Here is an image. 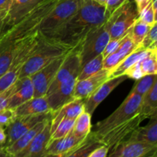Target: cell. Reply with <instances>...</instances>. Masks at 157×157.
Listing matches in <instances>:
<instances>
[{"instance_id": "cell-2", "label": "cell", "mask_w": 157, "mask_h": 157, "mask_svg": "<svg viewBox=\"0 0 157 157\" xmlns=\"http://www.w3.org/2000/svg\"><path fill=\"white\" fill-rule=\"evenodd\" d=\"M58 0H42L15 24L6 29L0 38V45H18L38 32L41 21L52 10Z\"/></svg>"}, {"instance_id": "cell-51", "label": "cell", "mask_w": 157, "mask_h": 157, "mask_svg": "<svg viewBox=\"0 0 157 157\" xmlns=\"http://www.w3.org/2000/svg\"><path fill=\"white\" fill-rule=\"evenodd\" d=\"M4 32H5L4 25L1 24L0 25V38H1V37L2 36V34L4 33Z\"/></svg>"}, {"instance_id": "cell-41", "label": "cell", "mask_w": 157, "mask_h": 157, "mask_svg": "<svg viewBox=\"0 0 157 157\" xmlns=\"http://www.w3.org/2000/svg\"><path fill=\"white\" fill-rule=\"evenodd\" d=\"M124 37L121 38H118V39H110V41L107 43V44L106 45L105 48H104V52L102 53L104 58L107 56H108L109 55H110L111 53H113V52H115L118 48L120 44L122 42V40L124 38Z\"/></svg>"}, {"instance_id": "cell-31", "label": "cell", "mask_w": 157, "mask_h": 157, "mask_svg": "<svg viewBox=\"0 0 157 157\" xmlns=\"http://www.w3.org/2000/svg\"><path fill=\"white\" fill-rule=\"evenodd\" d=\"M18 45L12 44L0 45V78L6 73L10 67Z\"/></svg>"}, {"instance_id": "cell-11", "label": "cell", "mask_w": 157, "mask_h": 157, "mask_svg": "<svg viewBox=\"0 0 157 157\" xmlns=\"http://www.w3.org/2000/svg\"><path fill=\"white\" fill-rule=\"evenodd\" d=\"M143 121L144 119L139 113H137L129 121H125L111 129L110 131L104 134L99 141L103 145L106 146L110 151L118 144L127 140L130 134L140 125Z\"/></svg>"}, {"instance_id": "cell-7", "label": "cell", "mask_w": 157, "mask_h": 157, "mask_svg": "<svg viewBox=\"0 0 157 157\" xmlns=\"http://www.w3.org/2000/svg\"><path fill=\"white\" fill-rule=\"evenodd\" d=\"M85 0H58L52 10L43 19L38 32L43 35L52 33L76 14Z\"/></svg>"}, {"instance_id": "cell-29", "label": "cell", "mask_w": 157, "mask_h": 157, "mask_svg": "<svg viewBox=\"0 0 157 157\" xmlns=\"http://www.w3.org/2000/svg\"><path fill=\"white\" fill-rule=\"evenodd\" d=\"M103 145L90 132L85 140L78 147L67 153L64 157H87L94 149Z\"/></svg>"}, {"instance_id": "cell-20", "label": "cell", "mask_w": 157, "mask_h": 157, "mask_svg": "<svg viewBox=\"0 0 157 157\" xmlns=\"http://www.w3.org/2000/svg\"><path fill=\"white\" fill-rule=\"evenodd\" d=\"M42 0H12L9 12L4 21L5 30L32 10Z\"/></svg>"}, {"instance_id": "cell-3", "label": "cell", "mask_w": 157, "mask_h": 157, "mask_svg": "<svg viewBox=\"0 0 157 157\" xmlns=\"http://www.w3.org/2000/svg\"><path fill=\"white\" fill-rule=\"evenodd\" d=\"M39 44L33 55L25 64L19 78L31 76L56 58L66 55L73 48L43 36L39 32Z\"/></svg>"}, {"instance_id": "cell-17", "label": "cell", "mask_w": 157, "mask_h": 157, "mask_svg": "<svg viewBox=\"0 0 157 157\" xmlns=\"http://www.w3.org/2000/svg\"><path fill=\"white\" fill-rule=\"evenodd\" d=\"M51 118L44 129L35 136L23 150L13 157H44L47 155V147L51 140Z\"/></svg>"}, {"instance_id": "cell-8", "label": "cell", "mask_w": 157, "mask_h": 157, "mask_svg": "<svg viewBox=\"0 0 157 157\" xmlns=\"http://www.w3.org/2000/svg\"><path fill=\"white\" fill-rule=\"evenodd\" d=\"M110 39V33L106 23L89 32L81 44L82 66L95 57L101 55Z\"/></svg>"}, {"instance_id": "cell-42", "label": "cell", "mask_w": 157, "mask_h": 157, "mask_svg": "<svg viewBox=\"0 0 157 157\" xmlns=\"http://www.w3.org/2000/svg\"><path fill=\"white\" fill-rule=\"evenodd\" d=\"M109 153V149L106 146L101 145L90 152L87 157H107Z\"/></svg>"}, {"instance_id": "cell-4", "label": "cell", "mask_w": 157, "mask_h": 157, "mask_svg": "<svg viewBox=\"0 0 157 157\" xmlns=\"http://www.w3.org/2000/svg\"><path fill=\"white\" fill-rule=\"evenodd\" d=\"M141 100L142 97L140 95L129 94L122 104L110 116L95 125L96 130L91 131L92 134L99 141V140L111 129L136 116L140 112Z\"/></svg>"}, {"instance_id": "cell-10", "label": "cell", "mask_w": 157, "mask_h": 157, "mask_svg": "<svg viewBox=\"0 0 157 157\" xmlns=\"http://www.w3.org/2000/svg\"><path fill=\"white\" fill-rule=\"evenodd\" d=\"M52 115V112H49L38 115L16 117L15 121L5 129L7 138L4 147H8L12 145L20 136L32 129L38 123L48 119Z\"/></svg>"}, {"instance_id": "cell-13", "label": "cell", "mask_w": 157, "mask_h": 157, "mask_svg": "<svg viewBox=\"0 0 157 157\" xmlns=\"http://www.w3.org/2000/svg\"><path fill=\"white\" fill-rule=\"evenodd\" d=\"M157 155V145L125 140L110 150L107 157H152Z\"/></svg>"}, {"instance_id": "cell-45", "label": "cell", "mask_w": 157, "mask_h": 157, "mask_svg": "<svg viewBox=\"0 0 157 157\" xmlns=\"http://www.w3.org/2000/svg\"><path fill=\"white\" fill-rule=\"evenodd\" d=\"M133 1L136 5V10H137L138 15H139L140 12L150 3V0H133Z\"/></svg>"}, {"instance_id": "cell-21", "label": "cell", "mask_w": 157, "mask_h": 157, "mask_svg": "<svg viewBox=\"0 0 157 157\" xmlns=\"http://www.w3.org/2000/svg\"><path fill=\"white\" fill-rule=\"evenodd\" d=\"M18 87L9 100L8 107L15 109L23 103L34 98V86L30 76L18 78Z\"/></svg>"}, {"instance_id": "cell-48", "label": "cell", "mask_w": 157, "mask_h": 157, "mask_svg": "<svg viewBox=\"0 0 157 157\" xmlns=\"http://www.w3.org/2000/svg\"><path fill=\"white\" fill-rule=\"evenodd\" d=\"M94 2H97L98 4L101 5V6H107V2H108V0H93Z\"/></svg>"}, {"instance_id": "cell-14", "label": "cell", "mask_w": 157, "mask_h": 157, "mask_svg": "<svg viewBox=\"0 0 157 157\" xmlns=\"http://www.w3.org/2000/svg\"><path fill=\"white\" fill-rule=\"evenodd\" d=\"M127 79L126 75L113 77L106 81L100 86L90 96L84 100V111L87 112L92 116L98 106L110 95V94L118 86Z\"/></svg>"}, {"instance_id": "cell-16", "label": "cell", "mask_w": 157, "mask_h": 157, "mask_svg": "<svg viewBox=\"0 0 157 157\" xmlns=\"http://www.w3.org/2000/svg\"><path fill=\"white\" fill-rule=\"evenodd\" d=\"M78 74H75L61 83L55 90L45 95L48 102L50 110L52 112L74 99V90Z\"/></svg>"}, {"instance_id": "cell-49", "label": "cell", "mask_w": 157, "mask_h": 157, "mask_svg": "<svg viewBox=\"0 0 157 157\" xmlns=\"http://www.w3.org/2000/svg\"><path fill=\"white\" fill-rule=\"evenodd\" d=\"M67 153H69V152H67ZM67 153H62V154H47L44 157H64Z\"/></svg>"}, {"instance_id": "cell-28", "label": "cell", "mask_w": 157, "mask_h": 157, "mask_svg": "<svg viewBox=\"0 0 157 157\" xmlns=\"http://www.w3.org/2000/svg\"><path fill=\"white\" fill-rule=\"evenodd\" d=\"M91 115L84 111L75 119L72 133L80 140L86 139L91 132Z\"/></svg>"}, {"instance_id": "cell-38", "label": "cell", "mask_w": 157, "mask_h": 157, "mask_svg": "<svg viewBox=\"0 0 157 157\" xmlns=\"http://www.w3.org/2000/svg\"><path fill=\"white\" fill-rule=\"evenodd\" d=\"M139 17L138 18L143 21H144L147 24L150 25H153L154 23L157 22L156 21V14L154 13L153 9L152 8L151 2H150L148 5L141 11L139 13Z\"/></svg>"}, {"instance_id": "cell-12", "label": "cell", "mask_w": 157, "mask_h": 157, "mask_svg": "<svg viewBox=\"0 0 157 157\" xmlns=\"http://www.w3.org/2000/svg\"><path fill=\"white\" fill-rule=\"evenodd\" d=\"M66 55L56 58L30 76L34 86V97L45 96L49 86L55 78L58 69L65 58Z\"/></svg>"}, {"instance_id": "cell-36", "label": "cell", "mask_w": 157, "mask_h": 157, "mask_svg": "<svg viewBox=\"0 0 157 157\" xmlns=\"http://www.w3.org/2000/svg\"><path fill=\"white\" fill-rule=\"evenodd\" d=\"M157 22L151 25L140 45L147 50L157 48Z\"/></svg>"}, {"instance_id": "cell-40", "label": "cell", "mask_w": 157, "mask_h": 157, "mask_svg": "<svg viewBox=\"0 0 157 157\" xmlns=\"http://www.w3.org/2000/svg\"><path fill=\"white\" fill-rule=\"evenodd\" d=\"M124 75L127 77V78H131V79L138 80L144 76L142 70H141L140 64V61L136 62V64H133V66L127 69L124 73Z\"/></svg>"}, {"instance_id": "cell-22", "label": "cell", "mask_w": 157, "mask_h": 157, "mask_svg": "<svg viewBox=\"0 0 157 157\" xmlns=\"http://www.w3.org/2000/svg\"><path fill=\"white\" fill-rule=\"evenodd\" d=\"M16 116H31L52 112L46 96L34 97L15 109Z\"/></svg>"}, {"instance_id": "cell-44", "label": "cell", "mask_w": 157, "mask_h": 157, "mask_svg": "<svg viewBox=\"0 0 157 157\" xmlns=\"http://www.w3.org/2000/svg\"><path fill=\"white\" fill-rule=\"evenodd\" d=\"M10 4L11 2L9 3V4H6V5H4V6H0V25L1 24L4 25V21L5 19H6V16H7L8 12H9Z\"/></svg>"}, {"instance_id": "cell-6", "label": "cell", "mask_w": 157, "mask_h": 157, "mask_svg": "<svg viewBox=\"0 0 157 157\" xmlns=\"http://www.w3.org/2000/svg\"><path fill=\"white\" fill-rule=\"evenodd\" d=\"M138 12L132 0H127L111 13L106 21L110 39L121 38L129 32L137 20Z\"/></svg>"}, {"instance_id": "cell-34", "label": "cell", "mask_w": 157, "mask_h": 157, "mask_svg": "<svg viewBox=\"0 0 157 157\" xmlns=\"http://www.w3.org/2000/svg\"><path fill=\"white\" fill-rule=\"evenodd\" d=\"M150 27H151V25L145 23L142 20L140 19L139 18H137L136 22L134 23L133 27L130 29L131 38L133 40V43L136 46L140 45L144 37L146 36Z\"/></svg>"}, {"instance_id": "cell-33", "label": "cell", "mask_w": 157, "mask_h": 157, "mask_svg": "<svg viewBox=\"0 0 157 157\" xmlns=\"http://www.w3.org/2000/svg\"><path fill=\"white\" fill-rule=\"evenodd\" d=\"M157 81L156 75H144L140 79L136 80L134 86L130 93L138 94L143 97L150 90L155 82Z\"/></svg>"}, {"instance_id": "cell-15", "label": "cell", "mask_w": 157, "mask_h": 157, "mask_svg": "<svg viewBox=\"0 0 157 157\" xmlns=\"http://www.w3.org/2000/svg\"><path fill=\"white\" fill-rule=\"evenodd\" d=\"M112 71L102 68L89 78L77 81L74 90V98L86 100L111 76Z\"/></svg>"}, {"instance_id": "cell-26", "label": "cell", "mask_w": 157, "mask_h": 157, "mask_svg": "<svg viewBox=\"0 0 157 157\" xmlns=\"http://www.w3.org/2000/svg\"><path fill=\"white\" fill-rule=\"evenodd\" d=\"M51 118H52V117H51L50 118H48V119L44 120V121H41V122L38 123V124H37L36 125L34 126L32 129L28 130V131L26 132V133H25L22 136H20V137L18 138L15 142H14L12 145H10L8 147H5L6 151H7L9 154L12 155V156H14V155L16 154L17 153H18V152L21 151V150H23L25 147H26L29 145V143L35 137V136L44 129V126L46 125L48 121Z\"/></svg>"}, {"instance_id": "cell-25", "label": "cell", "mask_w": 157, "mask_h": 157, "mask_svg": "<svg viewBox=\"0 0 157 157\" xmlns=\"http://www.w3.org/2000/svg\"><path fill=\"white\" fill-rule=\"evenodd\" d=\"M139 114L144 121L157 117V81L142 97Z\"/></svg>"}, {"instance_id": "cell-43", "label": "cell", "mask_w": 157, "mask_h": 157, "mask_svg": "<svg viewBox=\"0 0 157 157\" xmlns=\"http://www.w3.org/2000/svg\"><path fill=\"white\" fill-rule=\"evenodd\" d=\"M127 0H108L106 6V9L109 14H111L116 10L117 9L122 6Z\"/></svg>"}, {"instance_id": "cell-39", "label": "cell", "mask_w": 157, "mask_h": 157, "mask_svg": "<svg viewBox=\"0 0 157 157\" xmlns=\"http://www.w3.org/2000/svg\"><path fill=\"white\" fill-rule=\"evenodd\" d=\"M17 87H18V82L16 81L9 88H7L4 91L0 93V111L3 110V109L8 107L10 98L15 93V91L17 89Z\"/></svg>"}, {"instance_id": "cell-24", "label": "cell", "mask_w": 157, "mask_h": 157, "mask_svg": "<svg viewBox=\"0 0 157 157\" xmlns=\"http://www.w3.org/2000/svg\"><path fill=\"white\" fill-rule=\"evenodd\" d=\"M84 140L77 138L71 130L64 137L50 140L47 147V154H62L70 152L82 144Z\"/></svg>"}, {"instance_id": "cell-30", "label": "cell", "mask_w": 157, "mask_h": 157, "mask_svg": "<svg viewBox=\"0 0 157 157\" xmlns=\"http://www.w3.org/2000/svg\"><path fill=\"white\" fill-rule=\"evenodd\" d=\"M104 56L103 55H99L98 56L95 57L90 61H87L81 67L78 76L77 78V81H81L85 78H89L91 75H94L98 71L103 68V64H104Z\"/></svg>"}, {"instance_id": "cell-50", "label": "cell", "mask_w": 157, "mask_h": 157, "mask_svg": "<svg viewBox=\"0 0 157 157\" xmlns=\"http://www.w3.org/2000/svg\"><path fill=\"white\" fill-rule=\"evenodd\" d=\"M11 1H12V0H0V6L9 4V3L11 2Z\"/></svg>"}, {"instance_id": "cell-19", "label": "cell", "mask_w": 157, "mask_h": 157, "mask_svg": "<svg viewBox=\"0 0 157 157\" xmlns=\"http://www.w3.org/2000/svg\"><path fill=\"white\" fill-rule=\"evenodd\" d=\"M130 29L124 35L122 42L115 52L109 55L104 59L103 68L113 71L126 57L130 55L137 46L133 43L130 35Z\"/></svg>"}, {"instance_id": "cell-18", "label": "cell", "mask_w": 157, "mask_h": 157, "mask_svg": "<svg viewBox=\"0 0 157 157\" xmlns=\"http://www.w3.org/2000/svg\"><path fill=\"white\" fill-rule=\"evenodd\" d=\"M84 111V100L81 98H74L69 102L55 111L52 112L51 120V132L57 127L62 120L74 119L75 120L81 113Z\"/></svg>"}, {"instance_id": "cell-9", "label": "cell", "mask_w": 157, "mask_h": 157, "mask_svg": "<svg viewBox=\"0 0 157 157\" xmlns=\"http://www.w3.org/2000/svg\"><path fill=\"white\" fill-rule=\"evenodd\" d=\"M81 44L74 48L67 54L55 78L52 81L51 85L49 86L45 95L52 93L61 83L64 82L71 76L75 74H79L82 66L81 58Z\"/></svg>"}, {"instance_id": "cell-37", "label": "cell", "mask_w": 157, "mask_h": 157, "mask_svg": "<svg viewBox=\"0 0 157 157\" xmlns=\"http://www.w3.org/2000/svg\"><path fill=\"white\" fill-rule=\"evenodd\" d=\"M16 113L15 109H11L9 107L3 109L0 111V127L6 129L10 125L16 118Z\"/></svg>"}, {"instance_id": "cell-52", "label": "cell", "mask_w": 157, "mask_h": 157, "mask_svg": "<svg viewBox=\"0 0 157 157\" xmlns=\"http://www.w3.org/2000/svg\"><path fill=\"white\" fill-rule=\"evenodd\" d=\"M152 157H157V155H155V156H152Z\"/></svg>"}, {"instance_id": "cell-27", "label": "cell", "mask_w": 157, "mask_h": 157, "mask_svg": "<svg viewBox=\"0 0 157 157\" xmlns=\"http://www.w3.org/2000/svg\"><path fill=\"white\" fill-rule=\"evenodd\" d=\"M149 50L144 48L141 45L137 46L130 55H127L113 71H112L111 76L110 78L113 77L121 76L124 75L126 71L130 68L131 66L136 64V62L142 59L144 56L147 54Z\"/></svg>"}, {"instance_id": "cell-23", "label": "cell", "mask_w": 157, "mask_h": 157, "mask_svg": "<svg viewBox=\"0 0 157 157\" xmlns=\"http://www.w3.org/2000/svg\"><path fill=\"white\" fill-rule=\"evenodd\" d=\"M126 140L157 145V117L150 118L144 127L139 126Z\"/></svg>"}, {"instance_id": "cell-32", "label": "cell", "mask_w": 157, "mask_h": 157, "mask_svg": "<svg viewBox=\"0 0 157 157\" xmlns=\"http://www.w3.org/2000/svg\"><path fill=\"white\" fill-rule=\"evenodd\" d=\"M143 75H157V48L149 50L147 55L140 60Z\"/></svg>"}, {"instance_id": "cell-1", "label": "cell", "mask_w": 157, "mask_h": 157, "mask_svg": "<svg viewBox=\"0 0 157 157\" xmlns=\"http://www.w3.org/2000/svg\"><path fill=\"white\" fill-rule=\"evenodd\" d=\"M110 14L105 6L85 0L79 10L64 24L47 35L48 38L69 48L79 45L87 34L107 21Z\"/></svg>"}, {"instance_id": "cell-46", "label": "cell", "mask_w": 157, "mask_h": 157, "mask_svg": "<svg viewBox=\"0 0 157 157\" xmlns=\"http://www.w3.org/2000/svg\"><path fill=\"white\" fill-rule=\"evenodd\" d=\"M6 133L5 129L0 127V147H4L6 142Z\"/></svg>"}, {"instance_id": "cell-35", "label": "cell", "mask_w": 157, "mask_h": 157, "mask_svg": "<svg viewBox=\"0 0 157 157\" xmlns=\"http://www.w3.org/2000/svg\"><path fill=\"white\" fill-rule=\"evenodd\" d=\"M75 121V120L74 119L62 120L51 132V140L59 139L68 134L73 129Z\"/></svg>"}, {"instance_id": "cell-5", "label": "cell", "mask_w": 157, "mask_h": 157, "mask_svg": "<svg viewBox=\"0 0 157 157\" xmlns=\"http://www.w3.org/2000/svg\"><path fill=\"white\" fill-rule=\"evenodd\" d=\"M39 39V32H37L18 44L16 53L10 67L0 78V93L9 88L18 79L25 64L36 50Z\"/></svg>"}, {"instance_id": "cell-47", "label": "cell", "mask_w": 157, "mask_h": 157, "mask_svg": "<svg viewBox=\"0 0 157 157\" xmlns=\"http://www.w3.org/2000/svg\"><path fill=\"white\" fill-rule=\"evenodd\" d=\"M0 157H13L6 151L4 147H0Z\"/></svg>"}]
</instances>
